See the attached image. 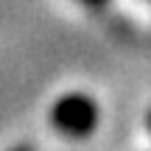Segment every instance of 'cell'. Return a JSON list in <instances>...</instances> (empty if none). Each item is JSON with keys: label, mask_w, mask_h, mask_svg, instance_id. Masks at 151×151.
Listing matches in <instances>:
<instances>
[{"label": "cell", "mask_w": 151, "mask_h": 151, "mask_svg": "<svg viewBox=\"0 0 151 151\" xmlns=\"http://www.w3.org/2000/svg\"><path fill=\"white\" fill-rule=\"evenodd\" d=\"M50 120H53L56 132L67 137H87L98 123V109H95V101L87 95H65L56 101L53 112H50Z\"/></svg>", "instance_id": "cell-1"}, {"label": "cell", "mask_w": 151, "mask_h": 151, "mask_svg": "<svg viewBox=\"0 0 151 151\" xmlns=\"http://www.w3.org/2000/svg\"><path fill=\"white\" fill-rule=\"evenodd\" d=\"M81 3H87V6H104L106 0H81Z\"/></svg>", "instance_id": "cell-2"}, {"label": "cell", "mask_w": 151, "mask_h": 151, "mask_svg": "<svg viewBox=\"0 0 151 151\" xmlns=\"http://www.w3.org/2000/svg\"><path fill=\"white\" fill-rule=\"evenodd\" d=\"M11 151H28V148H11Z\"/></svg>", "instance_id": "cell-3"}, {"label": "cell", "mask_w": 151, "mask_h": 151, "mask_svg": "<svg viewBox=\"0 0 151 151\" xmlns=\"http://www.w3.org/2000/svg\"><path fill=\"white\" fill-rule=\"evenodd\" d=\"M148 129H151V115H148Z\"/></svg>", "instance_id": "cell-4"}]
</instances>
